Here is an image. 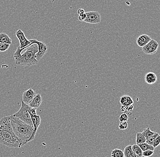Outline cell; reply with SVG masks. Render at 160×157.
<instances>
[{"mask_svg": "<svg viewBox=\"0 0 160 157\" xmlns=\"http://www.w3.org/2000/svg\"><path fill=\"white\" fill-rule=\"evenodd\" d=\"M0 143L12 148L21 147V143L12 129L9 116L0 120Z\"/></svg>", "mask_w": 160, "mask_h": 157, "instance_id": "obj_1", "label": "cell"}, {"mask_svg": "<svg viewBox=\"0 0 160 157\" xmlns=\"http://www.w3.org/2000/svg\"><path fill=\"white\" fill-rule=\"evenodd\" d=\"M10 123L15 134L21 143V147L24 146L27 143L33 132V126L25 123L19 118L10 115Z\"/></svg>", "mask_w": 160, "mask_h": 157, "instance_id": "obj_2", "label": "cell"}, {"mask_svg": "<svg viewBox=\"0 0 160 157\" xmlns=\"http://www.w3.org/2000/svg\"><path fill=\"white\" fill-rule=\"evenodd\" d=\"M24 52L21 54L22 50L18 46L14 53L15 64L17 65L30 66L37 64L38 61L36 59L35 54L38 52L37 43L31 44L26 48Z\"/></svg>", "mask_w": 160, "mask_h": 157, "instance_id": "obj_3", "label": "cell"}, {"mask_svg": "<svg viewBox=\"0 0 160 157\" xmlns=\"http://www.w3.org/2000/svg\"><path fill=\"white\" fill-rule=\"evenodd\" d=\"M29 105L21 101V105L19 110L15 114L12 115L13 116L19 118L20 120L27 124L33 125L31 115L29 114L28 108Z\"/></svg>", "mask_w": 160, "mask_h": 157, "instance_id": "obj_4", "label": "cell"}, {"mask_svg": "<svg viewBox=\"0 0 160 157\" xmlns=\"http://www.w3.org/2000/svg\"><path fill=\"white\" fill-rule=\"evenodd\" d=\"M31 42V44L36 43L38 46V52L35 54L36 59L38 61L41 59L43 57L45 54L47 53L48 48L46 43L41 41H39L36 39H29Z\"/></svg>", "mask_w": 160, "mask_h": 157, "instance_id": "obj_5", "label": "cell"}, {"mask_svg": "<svg viewBox=\"0 0 160 157\" xmlns=\"http://www.w3.org/2000/svg\"><path fill=\"white\" fill-rule=\"evenodd\" d=\"M158 47V42L155 39H151L147 44L142 47V50L146 54L153 55L157 52Z\"/></svg>", "mask_w": 160, "mask_h": 157, "instance_id": "obj_6", "label": "cell"}, {"mask_svg": "<svg viewBox=\"0 0 160 157\" xmlns=\"http://www.w3.org/2000/svg\"><path fill=\"white\" fill-rule=\"evenodd\" d=\"M86 18L84 21L88 23L98 24L101 21V16L99 12L96 11H92L85 12Z\"/></svg>", "mask_w": 160, "mask_h": 157, "instance_id": "obj_7", "label": "cell"}, {"mask_svg": "<svg viewBox=\"0 0 160 157\" xmlns=\"http://www.w3.org/2000/svg\"><path fill=\"white\" fill-rule=\"evenodd\" d=\"M16 36L20 42V48L22 50L31 45V41L26 39L24 33L19 29L16 32Z\"/></svg>", "mask_w": 160, "mask_h": 157, "instance_id": "obj_8", "label": "cell"}, {"mask_svg": "<svg viewBox=\"0 0 160 157\" xmlns=\"http://www.w3.org/2000/svg\"><path fill=\"white\" fill-rule=\"evenodd\" d=\"M31 117L34 127V130L32 136L29 140V142L33 140H34L37 130L38 128L40 125L41 122V118L40 115H31Z\"/></svg>", "mask_w": 160, "mask_h": 157, "instance_id": "obj_9", "label": "cell"}, {"mask_svg": "<svg viewBox=\"0 0 160 157\" xmlns=\"http://www.w3.org/2000/svg\"><path fill=\"white\" fill-rule=\"evenodd\" d=\"M36 95L34 91L30 88L23 92L22 101L26 104L29 105V103L33 100Z\"/></svg>", "mask_w": 160, "mask_h": 157, "instance_id": "obj_10", "label": "cell"}, {"mask_svg": "<svg viewBox=\"0 0 160 157\" xmlns=\"http://www.w3.org/2000/svg\"><path fill=\"white\" fill-rule=\"evenodd\" d=\"M151 38L146 34H143L139 36L137 39V45L140 47H143L147 44L151 39Z\"/></svg>", "mask_w": 160, "mask_h": 157, "instance_id": "obj_11", "label": "cell"}, {"mask_svg": "<svg viewBox=\"0 0 160 157\" xmlns=\"http://www.w3.org/2000/svg\"><path fill=\"white\" fill-rule=\"evenodd\" d=\"M42 98L40 94H36L33 100L29 103V106L31 107L38 108L41 105Z\"/></svg>", "mask_w": 160, "mask_h": 157, "instance_id": "obj_12", "label": "cell"}, {"mask_svg": "<svg viewBox=\"0 0 160 157\" xmlns=\"http://www.w3.org/2000/svg\"><path fill=\"white\" fill-rule=\"evenodd\" d=\"M145 81L149 85H152L158 81V77L156 74L153 72H149L145 76Z\"/></svg>", "mask_w": 160, "mask_h": 157, "instance_id": "obj_13", "label": "cell"}, {"mask_svg": "<svg viewBox=\"0 0 160 157\" xmlns=\"http://www.w3.org/2000/svg\"><path fill=\"white\" fill-rule=\"evenodd\" d=\"M120 103L122 105L128 106L133 104L134 103V101L131 96L129 95H123L120 98Z\"/></svg>", "mask_w": 160, "mask_h": 157, "instance_id": "obj_14", "label": "cell"}, {"mask_svg": "<svg viewBox=\"0 0 160 157\" xmlns=\"http://www.w3.org/2000/svg\"><path fill=\"white\" fill-rule=\"evenodd\" d=\"M12 41V39L6 33L3 32L0 33V42L11 44Z\"/></svg>", "mask_w": 160, "mask_h": 157, "instance_id": "obj_15", "label": "cell"}, {"mask_svg": "<svg viewBox=\"0 0 160 157\" xmlns=\"http://www.w3.org/2000/svg\"><path fill=\"white\" fill-rule=\"evenodd\" d=\"M132 145H128L125 148L123 151L124 157H136L133 151H132Z\"/></svg>", "mask_w": 160, "mask_h": 157, "instance_id": "obj_16", "label": "cell"}, {"mask_svg": "<svg viewBox=\"0 0 160 157\" xmlns=\"http://www.w3.org/2000/svg\"><path fill=\"white\" fill-rule=\"evenodd\" d=\"M132 151L135 156L137 157H142V152L141 148L138 146V144H134L131 146Z\"/></svg>", "mask_w": 160, "mask_h": 157, "instance_id": "obj_17", "label": "cell"}, {"mask_svg": "<svg viewBox=\"0 0 160 157\" xmlns=\"http://www.w3.org/2000/svg\"><path fill=\"white\" fill-rule=\"evenodd\" d=\"M146 138L142 132H138L136 134V144L143 143L146 142Z\"/></svg>", "mask_w": 160, "mask_h": 157, "instance_id": "obj_18", "label": "cell"}, {"mask_svg": "<svg viewBox=\"0 0 160 157\" xmlns=\"http://www.w3.org/2000/svg\"><path fill=\"white\" fill-rule=\"evenodd\" d=\"M111 156L112 157H124L123 151L118 148H115L111 151Z\"/></svg>", "mask_w": 160, "mask_h": 157, "instance_id": "obj_19", "label": "cell"}, {"mask_svg": "<svg viewBox=\"0 0 160 157\" xmlns=\"http://www.w3.org/2000/svg\"><path fill=\"white\" fill-rule=\"evenodd\" d=\"M142 149V151H144L147 150H151L154 151L155 148L152 145H150L146 143V142L140 144H138Z\"/></svg>", "mask_w": 160, "mask_h": 157, "instance_id": "obj_20", "label": "cell"}, {"mask_svg": "<svg viewBox=\"0 0 160 157\" xmlns=\"http://www.w3.org/2000/svg\"><path fill=\"white\" fill-rule=\"evenodd\" d=\"M142 133L143 135L145 136L146 139L148 137H150V136L155 134L156 132L151 131L149 127H147L145 129Z\"/></svg>", "mask_w": 160, "mask_h": 157, "instance_id": "obj_21", "label": "cell"}, {"mask_svg": "<svg viewBox=\"0 0 160 157\" xmlns=\"http://www.w3.org/2000/svg\"><path fill=\"white\" fill-rule=\"evenodd\" d=\"M159 134L158 133H155V134H153L152 136H150V137H148V138L146 139V143L148 144H150V145H152L154 143V140H155V139L156 137H157Z\"/></svg>", "mask_w": 160, "mask_h": 157, "instance_id": "obj_22", "label": "cell"}, {"mask_svg": "<svg viewBox=\"0 0 160 157\" xmlns=\"http://www.w3.org/2000/svg\"><path fill=\"white\" fill-rule=\"evenodd\" d=\"M10 44L0 42V52H4L7 50L10 47Z\"/></svg>", "mask_w": 160, "mask_h": 157, "instance_id": "obj_23", "label": "cell"}, {"mask_svg": "<svg viewBox=\"0 0 160 157\" xmlns=\"http://www.w3.org/2000/svg\"><path fill=\"white\" fill-rule=\"evenodd\" d=\"M128 127V123L127 121H121L119 123V129L122 130L127 129Z\"/></svg>", "mask_w": 160, "mask_h": 157, "instance_id": "obj_24", "label": "cell"}, {"mask_svg": "<svg viewBox=\"0 0 160 157\" xmlns=\"http://www.w3.org/2000/svg\"><path fill=\"white\" fill-rule=\"evenodd\" d=\"M154 152L153 150H147L143 151L142 156L150 157L154 154Z\"/></svg>", "mask_w": 160, "mask_h": 157, "instance_id": "obj_25", "label": "cell"}, {"mask_svg": "<svg viewBox=\"0 0 160 157\" xmlns=\"http://www.w3.org/2000/svg\"><path fill=\"white\" fill-rule=\"evenodd\" d=\"M128 119V116L125 113H123L121 114L119 117V120L120 122L125 121H127Z\"/></svg>", "mask_w": 160, "mask_h": 157, "instance_id": "obj_26", "label": "cell"}, {"mask_svg": "<svg viewBox=\"0 0 160 157\" xmlns=\"http://www.w3.org/2000/svg\"><path fill=\"white\" fill-rule=\"evenodd\" d=\"M160 144V136L159 135L158 136L156 137L155 139V140H154V143H153V145L152 146L154 147V148H157V147Z\"/></svg>", "mask_w": 160, "mask_h": 157, "instance_id": "obj_27", "label": "cell"}, {"mask_svg": "<svg viewBox=\"0 0 160 157\" xmlns=\"http://www.w3.org/2000/svg\"><path fill=\"white\" fill-rule=\"evenodd\" d=\"M37 108H35L31 107H28V110L29 111V114L30 115H37Z\"/></svg>", "mask_w": 160, "mask_h": 157, "instance_id": "obj_28", "label": "cell"}, {"mask_svg": "<svg viewBox=\"0 0 160 157\" xmlns=\"http://www.w3.org/2000/svg\"><path fill=\"white\" fill-rule=\"evenodd\" d=\"M86 18V13H84V14H82V15H79V17H78V19L80 21H84V20L85 19V18Z\"/></svg>", "mask_w": 160, "mask_h": 157, "instance_id": "obj_29", "label": "cell"}, {"mask_svg": "<svg viewBox=\"0 0 160 157\" xmlns=\"http://www.w3.org/2000/svg\"><path fill=\"white\" fill-rule=\"evenodd\" d=\"M133 108H134V107L132 105L127 106V110L128 111H132L133 110Z\"/></svg>", "mask_w": 160, "mask_h": 157, "instance_id": "obj_30", "label": "cell"}, {"mask_svg": "<svg viewBox=\"0 0 160 157\" xmlns=\"http://www.w3.org/2000/svg\"><path fill=\"white\" fill-rule=\"evenodd\" d=\"M85 11H84V9H78V11H77V14L79 15H82V14H84L85 13Z\"/></svg>", "mask_w": 160, "mask_h": 157, "instance_id": "obj_31", "label": "cell"}, {"mask_svg": "<svg viewBox=\"0 0 160 157\" xmlns=\"http://www.w3.org/2000/svg\"><path fill=\"white\" fill-rule=\"evenodd\" d=\"M121 111L122 112H125L127 110V106L122 105L121 107Z\"/></svg>", "mask_w": 160, "mask_h": 157, "instance_id": "obj_32", "label": "cell"}]
</instances>
